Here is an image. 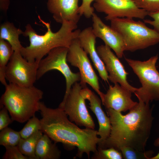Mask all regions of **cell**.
I'll use <instances>...</instances> for the list:
<instances>
[{"mask_svg": "<svg viewBox=\"0 0 159 159\" xmlns=\"http://www.w3.org/2000/svg\"><path fill=\"white\" fill-rule=\"evenodd\" d=\"M92 17V30L96 37L101 39L105 44L112 49L119 58H122L125 50L124 43L120 35L111 26L105 24L95 13Z\"/></svg>", "mask_w": 159, "mask_h": 159, "instance_id": "obj_14", "label": "cell"}, {"mask_svg": "<svg viewBox=\"0 0 159 159\" xmlns=\"http://www.w3.org/2000/svg\"><path fill=\"white\" fill-rule=\"evenodd\" d=\"M10 3V0H0V10L6 13L9 8Z\"/></svg>", "mask_w": 159, "mask_h": 159, "instance_id": "obj_31", "label": "cell"}, {"mask_svg": "<svg viewBox=\"0 0 159 159\" xmlns=\"http://www.w3.org/2000/svg\"><path fill=\"white\" fill-rule=\"evenodd\" d=\"M158 58V54L143 61L125 57L141 84L134 93L139 101L149 103L159 100V72L156 66Z\"/></svg>", "mask_w": 159, "mask_h": 159, "instance_id": "obj_6", "label": "cell"}, {"mask_svg": "<svg viewBox=\"0 0 159 159\" xmlns=\"http://www.w3.org/2000/svg\"><path fill=\"white\" fill-rule=\"evenodd\" d=\"M14 52L7 41L0 39V81L5 86L8 84L5 77L6 67Z\"/></svg>", "mask_w": 159, "mask_h": 159, "instance_id": "obj_21", "label": "cell"}, {"mask_svg": "<svg viewBox=\"0 0 159 159\" xmlns=\"http://www.w3.org/2000/svg\"><path fill=\"white\" fill-rule=\"evenodd\" d=\"M97 50L100 57L103 62L108 73V80L115 84L118 83L132 93L137 90L127 81L128 73L119 59L111 51L108 46L101 45L98 46Z\"/></svg>", "mask_w": 159, "mask_h": 159, "instance_id": "obj_12", "label": "cell"}, {"mask_svg": "<svg viewBox=\"0 0 159 159\" xmlns=\"http://www.w3.org/2000/svg\"><path fill=\"white\" fill-rule=\"evenodd\" d=\"M40 21L45 26L47 31L42 35L38 34L29 24L25 27L23 35L28 37L29 45L23 47L20 51L23 57L31 62H40L43 57L52 49L58 47L69 48L73 41L78 38L81 31L77 29V23L64 21L57 32L52 31L50 23L42 20Z\"/></svg>", "mask_w": 159, "mask_h": 159, "instance_id": "obj_3", "label": "cell"}, {"mask_svg": "<svg viewBox=\"0 0 159 159\" xmlns=\"http://www.w3.org/2000/svg\"><path fill=\"white\" fill-rule=\"evenodd\" d=\"M23 31L16 27L12 22L6 21L0 26V39L7 41L14 51H19L23 47L19 40V36Z\"/></svg>", "mask_w": 159, "mask_h": 159, "instance_id": "obj_19", "label": "cell"}, {"mask_svg": "<svg viewBox=\"0 0 159 159\" xmlns=\"http://www.w3.org/2000/svg\"><path fill=\"white\" fill-rule=\"evenodd\" d=\"M156 144L159 145V138L158 139L156 142ZM150 159H159V152L155 156L151 157Z\"/></svg>", "mask_w": 159, "mask_h": 159, "instance_id": "obj_32", "label": "cell"}, {"mask_svg": "<svg viewBox=\"0 0 159 159\" xmlns=\"http://www.w3.org/2000/svg\"><path fill=\"white\" fill-rule=\"evenodd\" d=\"M81 93L84 99L89 101V107L95 114L98 120L99 128L97 135L100 136V140L97 145L98 148H101L110 135L111 125L110 118L102 108L101 99L94 92L86 87L82 88Z\"/></svg>", "mask_w": 159, "mask_h": 159, "instance_id": "obj_15", "label": "cell"}, {"mask_svg": "<svg viewBox=\"0 0 159 159\" xmlns=\"http://www.w3.org/2000/svg\"><path fill=\"white\" fill-rule=\"evenodd\" d=\"M68 48L58 47L51 50L40 61L37 71V80L50 71L55 70L60 72L64 76L66 81V89L64 98L69 92L75 82L81 80L80 72L74 73L67 63V56Z\"/></svg>", "mask_w": 159, "mask_h": 159, "instance_id": "obj_7", "label": "cell"}, {"mask_svg": "<svg viewBox=\"0 0 159 159\" xmlns=\"http://www.w3.org/2000/svg\"><path fill=\"white\" fill-rule=\"evenodd\" d=\"M139 8L149 13L159 12V0H133Z\"/></svg>", "mask_w": 159, "mask_h": 159, "instance_id": "obj_26", "label": "cell"}, {"mask_svg": "<svg viewBox=\"0 0 159 159\" xmlns=\"http://www.w3.org/2000/svg\"><path fill=\"white\" fill-rule=\"evenodd\" d=\"M111 128L110 135L101 148H113L119 151L129 146L145 151L153 120L149 103L141 101L127 114L112 109H106Z\"/></svg>", "mask_w": 159, "mask_h": 159, "instance_id": "obj_1", "label": "cell"}, {"mask_svg": "<svg viewBox=\"0 0 159 159\" xmlns=\"http://www.w3.org/2000/svg\"><path fill=\"white\" fill-rule=\"evenodd\" d=\"M39 111L42 117L40 130L54 143H62L67 149L77 148L76 156L79 158L85 153L89 158L91 152H97V145L100 140L97 130L79 128L69 120L64 110L59 107H48L41 102Z\"/></svg>", "mask_w": 159, "mask_h": 159, "instance_id": "obj_2", "label": "cell"}, {"mask_svg": "<svg viewBox=\"0 0 159 159\" xmlns=\"http://www.w3.org/2000/svg\"><path fill=\"white\" fill-rule=\"evenodd\" d=\"M23 128L19 131L21 138H26L32 135L38 130H41V123L35 115L28 121Z\"/></svg>", "mask_w": 159, "mask_h": 159, "instance_id": "obj_23", "label": "cell"}, {"mask_svg": "<svg viewBox=\"0 0 159 159\" xmlns=\"http://www.w3.org/2000/svg\"><path fill=\"white\" fill-rule=\"evenodd\" d=\"M8 110L4 106H1L0 111V130L8 127L14 121L8 114Z\"/></svg>", "mask_w": 159, "mask_h": 159, "instance_id": "obj_29", "label": "cell"}, {"mask_svg": "<svg viewBox=\"0 0 159 159\" xmlns=\"http://www.w3.org/2000/svg\"><path fill=\"white\" fill-rule=\"evenodd\" d=\"M43 133L39 130L26 138H21L17 146L21 153L31 159H37L35 155V148Z\"/></svg>", "mask_w": 159, "mask_h": 159, "instance_id": "obj_20", "label": "cell"}, {"mask_svg": "<svg viewBox=\"0 0 159 159\" xmlns=\"http://www.w3.org/2000/svg\"><path fill=\"white\" fill-rule=\"evenodd\" d=\"M87 54L81 46L78 39L74 40L68 48L67 62L78 68L81 76L80 83L83 87L89 85L98 94L101 101L104 93L100 90L98 78L96 74Z\"/></svg>", "mask_w": 159, "mask_h": 159, "instance_id": "obj_9", "label": "cell"}, {"mask_svg": "<svg viewBox=\"0 0 159 159\" xmlns=\"http://www.w3.org/2000/svg\"><path fill=\"white\" fill-rule=\"evenodd\" d=\"M51 139L46 135L43 134L39 140L35 148V155L37 159H59L61 151L52 143Z\"/></svg>", "mask_w": 159, "mask_h": 159, "instance_id": "obj_18", "label": "cell"}, {"mask_svg": "<svg viewBox=\"0 0 159 159\" xmlns=\"http://www.w3.org/2000/svg\"><path fill=\"white\" fill-rule=\"evenodd\" d=\"M0 99L1 105L8 110L13 121L23 123L39 111L43 91L34 85L22 87L10 83Z\"/></svg>", "mask_w": 159, "mask_h": 159, "instance_id": "obj_4", "label": "cell"}, {"mask_svg": "<svg viewBox=\"0 0 159 159\" xmlns=\"http://www.w3.org/2000/svg\"><path fill=\"white\" fill-rule=\"evenodd\" d=\"M82 88L80 83L75 82L59 107L64 110L69 120L77 125L95 129L94 122L87 108L85 100L81 93Z\"/></svg>", "mask_w": 159, "mask_h": 159, "instance_id": "obj_8", "label": "cell"}, {"mask_svg": "<svg viewBox=\"0 0 159 159\" xmlns=\"http://www.w3.org/2000/svg\"><path fill=\"white\" fill-rule=\"evenodd\" d=\"M111 27L121 37L125 51L134 52L159 43V34L144 22L132 18H117L110 21Z\"/></svg>", "mask_w": 159, "mask_h": 159, "instance_id": "obj_5", "label": "cell"}, {"mask_svg": "<svg viewBox=\"0 0 159 159\" xmlns=\"http://www.w3.org/2000/svg\"><path fill=\"white\" fill-rule=\"evenodd\" d=\"M119 151L121 153L123 158L125 159H150V152L141 151L129 146L121 148Z\"/></svg>", "mask_w": 159, "mask_h": 159, "instance_id": "obj_24", "label": "cell"}, {"mask_svg": "<svg viewBox=\"0 0 159 159\" xmlns=\"http://www.w3.org/2000/svg\"><path fill=\"white\" fill-rule=\"evenodd\" d=\"M132 92L118 83L110 85L104 94L102 103L106 109H112L116 111L130 110L138 103L131 98Z\"/></svg>", "mask_w": 159, "mask_h": 159, "instance_id": "obj_13", "label": "cell"}, {"mask_svg": "<svg viewBox=\"0 0 159 159\" xmlns=\"http://www.w3.org/2000/svg\"><path fill=\"white\" fill-rule=\"evenodd\" d=\"M148 15L151 17L153 20L145 19L144 22L152 26L154 29L159 34V12L149 13Z\"/></svg>", "mask_w": 159, "mask_h": 159, "instance_id": "obj_30", "label": "cell"}, {"mask_svg": "<svg viewBox=\"0 0 159 159\" xmlns=\"http://www.w3.org/2000/svg\"><path fill=\"white\" fill-rule=\"evenodd\" d=\"M5 147L6 152L2 157L3 159H31L22 154L17 145Z\"/></svg>", "mask_w": 159, "mask_h": 159, "instance_id": "obj_27", "label": "cell"}, {"mask_svg": "<svg viewBox=\"0 0 159 159\" xmlns=\"http://www.w3.org/2000/svg\"><path fill=\"white\" fill-rule=\"evenodd\" d=\"M93 7L97 12L105 14L107 21L117 18L143 19L149 14L138 7L133 0H96Z\"/></svg>", "mask_w": 159, "mask_h": 159, "instance_id": "obj_11", "label": "cell"}, {"mask_svg": "<svg viewBox=\"0 0 159 159\" xmlns=\"http://www.w3.org/2000/svg\"><path fill=\"white\" fill-rule=\"evenodd\" d=\"M121 153L113 148L102 149L97 148V151L93 153L92 159H122Z\"/></svg>", "mask_w": 159, "mask_h": 159, "instance_id": "obj_25", "label": "cell"}, {"mask_svg": "<svg viewBox=\"0 0 159 159\" xmlns=\"http://www.w3.org/2000/svg\"><path fill=\"white\" fill-rule=\"evenodd\" d=\"M79 0H47V9L57 23L64 21L76 23L80 16L78 13Z\"/></svg>", "mask_w": 159, "mask_h": 159, "instance_id": "obj_16", "label": "cell"}, {"mask_svg": "<svg viewBox=\"0 0 159 159\" xmlns=\"http://www.w3.org/2000/svg\"><path fill=\"white\" fill-rule=\"evenodd\" d=\"M0 132L1 145L4 147L17 145L21 138L19 132L15 131L8 127L4 128Z\"/></svg>", "mask_w": 159, "mask_h": 159, "instance_id": "obj_22", "label": "cell"}, {"mask_svg": "<svg viewBox=\"0 0 159 159\" xmlns=\"http://www.w3.org/2000/svg\"><path fill=\"white\" fill-rule=\"evenodd\" d=\"M96 0H82L81 5L79 6L78 13L80 16L83 15L86 18L92 17L94 13V8L91 6V4Z\"/></svg>", "mask_w": 159, "mask_h": 159, "instance_id": "obj_28", "label": "cell"}, {"mask_svg": "<svg viewBox=\"0 0 159 159\" xmlns=\"http://www.w3.org/2000/svg\"><path fill=\"white\" fill-rule=\"evenodd\" d=\"M39 62H29L20 52L14 51L7 65L5 77L9 83L22 87L34 85Z\"/></svg>", "mask_w": 159, "mask_h": 159, "instance_id": "obj_10", "label": "cell"}, {"mask_svg": "<svg viewBox=\"0 0 159 159\" xmlns=\"http://www.w3.org/2000/svg\"><path fill=\"white\" fill-rule=\"evenodd\" d=\"M96 38L92 27H88L81 31L78 39L81 46L89 55L100 77L105 82H108V73L96 48Z\"/></svg>", "mask_w": 159, "mask_h": 159, "instance_id": "obj_17", "label": "cell"}]
</instances>
